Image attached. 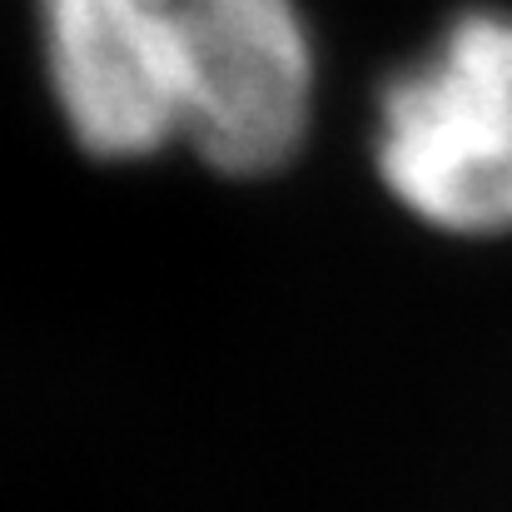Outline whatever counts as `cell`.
<instances>
[{
  "instance_id": "cell-2",
  "label": "cell",
  "mask_w": 512,
  "mask_h": 512,
  "mask_svg": "<svg viewBox=\"0 0 512 512\" xmlns=\"http://www.w3.org/2000/svg\"><path fill=\"white\" fill-rule=\"evenodd\" d=\"M184 145L219 174L284 170L314 120V40L294 0H179Z\"/></svg>"
},
{
  "instance_id": "cell-1",
  "label": "cell",
  "mask_w": 512,
  "mask_h": 512,
  "mask_svg": "<svg viewBox=\"0 0 512 512\" xmlns=\"http://www.w3.org/2000/svg\"><path fill=\"white\" fill-rule=\"evenodd\" d=\"M373 165L428 229L512 234V15L468 10L378 95Z\"/></svg>"
},
{
  "instance_id": "cell-3",
  "label": "cell",
  "mask_w": 512,
  "mask_h": 512,
  "mask_svg": "<svg viewBox=\"0 0 512 512\" xmlns=\"http://www.w3.org/2000/svg\"><path fill=\"white\" fill-rule=\"evenodd\" d=\"M45 70L65 130L95 160L184 140L179 0H40Z\"/></svg>"
}]
</instances>
